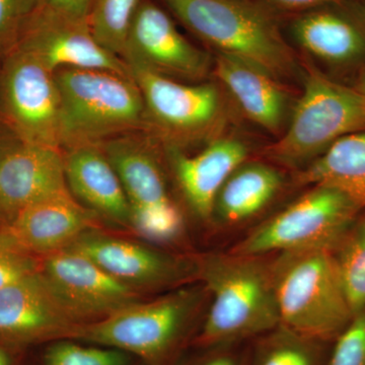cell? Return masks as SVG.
<instances>
[{"instance_id":"cell-1","label":"cell","mask_w":365,"mask_h":365,"mask_svg":"<svg viewBox=\"0 0 365 365\" xmlns=\"http://www.w3.org/2000/svg\"><path fill=\"white\" fill-rule=\"evenodd\" d=\"M197 273L212 295L201 345L230 344L280 325L270 262L264 256L210 254L199 262Z\"/></svg>"},{"instance_id":"cell-2","label":"cell","mask_w":365,"mask_h":365,"mask_svg":"<svg viewBox=\"0 0 365 365\" xmlns=\"http://www.w3.org/2000/svg\"><path fill=\"white\" fill-rule=\"evenodd\" d=\"M270 268L280 325L307 339L333 343L354 316L333 254L281 252Z\"/></svg>"},{"instance_id":"cell-3","label":"cell","mask_w":365,"mask_h":365,"mask_svg":"<svg viewBox=\"0 0 365 365\" xmlns=\"http://www.w3.org/2000/svg\"><path fill=\"white\" fill-rule=\"evenodd\" d=\"M62 150L100 144L146 125L140 91L130 76L104 69L55 71Z\"/></svg>"},{"instance_id":"cell-4","label":"cell","mask_w":365,"mask_h":365,"mask_svg":"<svg viewBox=\"0 0 365 365\" xmlns=\"http://www.w3.org/2000/svg\"><path fill=\"white\" fill-rule=\"evenodd\" d=\"M172 13L206 44L267 71L290 72L292 53L269 14L249 0H163Z\"/></svg>"},{"instance_id":"cell-5","label":"cell","mask_w":365,"mask_h":365,"mask_svg":"<svg viewBox=\"0 0 365 365\" xmlns=\"http://www.w3.org/2000/svg\"><path fill=\"white\" fill-rule=\"evenodd\" d=\"M364 130L365 105L356 88L309 67L289 126L266 155L287 167L304 168L342 137Z\"/></svg>"},{"instance_id":"cell-6","label":"cell","mask_w":365,"mask_h":365,"mask_svg":"<svg viewBox=\"0 0 365 365\" xmlns=\"http://www.w3.org/2000/svg\"><path fill=\"white\" fill-rule=\"evenodd\" d=\"M309 187L307 193L261 223L230 252L249 256L297 250L333 253L364 209L335 187Z\"/></svg>"},{"instance_id":"cell-7","label":"cell","mask_w":365,"mask_h":365,"mask_svg":"<svg viewBox=\"0 0 365 365\" xmlns=\"http://www.w3.org/2000/svg\"><path fill=\"white\" fill-rule=\"evenodd\" d=\"M0 124L24 143L62 150L55 72L16 48L0 66Z\"/></svg>"},{"instance_id":"cell-8","label":"cell","mask_w":365,"mask_h":365,"mask_svg":"<svg viewBox=\"0 0 365 365\" xmlns=\"http://www.w3.org/2000/svg\"><path fill=\"white\" fill-rule=\"evenodd\" d=\"M121 180L131 208L132 228L146 239L170 242L181 235L184 220L173 200L153 146L136 134L101 143Z\"/></svg>"},{"instance_id":"cell-9","label":"cell","mask_w":365,"mask_h":365,"mask_svg":"<svg viewBox=\"0 0 365 365\" xmlns=\"http://www.w3.org/2000/svg\"><path fill=\"white\" fill-rule=\"evenodd\" d=\"M196 302L195 295L181 292L153 302H136L107 318L83 324L72 339L107 346L157 361L181 337Z\"/></svg>"},{"instance_id":"cell-10","label":"cell","mask_w":365,"mask_h":365,"mask_svg":"<svg viewBox=\"0 0 365 365\" xmlns=\"http://www.w3.org/2000/svg\"><path fill=\"white\" fill-rule=\"evenodd\" d=\"M297 44L330 69L335 81L355 88L365 78V4L339 0L304 11L294 21Z\"/></svg>"},{"instance_id":"cell-11","label":"cell","mask_w":365,"mask_h":365,"mask_svg":"<svg viewBox=\"0 0 365 365\" xmlns=\"http://www.w3.org/2000/svg\"><path fill=\"white\" fill-rule=\"evenodd\" d=\"M40 271L69 314L81 324L100 321L141 302L138 290L115 279L71 249L41 258Z\"/></svg>"},{"instance_id":"cell-12","label":"cell","mask_w":365,"mask_h":365,"mask_svg":"<svg viewBox=\"0 0 365 365\" xmlns=\"http://www.w3.org/2000/svg\"><path fill=\"white\" fill-rule=\"evenodd\" d=\"M128 68L143 96L146 125L170 141L193 139L217 121L222 98L215 86L185 85L141 67Z\"/></svg>"},{"instance_id":"cell-13","label":"cell","mask_w":365,"mask_h":365,"mask_svg":"<svg viewBox=\"0 0 365 365\" xmlns=\"http://www.w3.org/2000/svg\"><path fill=\"white\" fill-rule=\"evenodd\" d=\"M121 58L128 67H141L170 78L201 79L210 59L178 31L157 4L143 0L132 21Z\"/></svg>"},{"instance_id":"cell-14","label":"cell","mask_w":365,"mask_h":365,"mask_svg":"<svg viewBox=\"0 0 365 365\" xmlns=\"http://www.w3.org/2000/svg\"><path fill=\"white\" fill-rule=\"evenodd\" d=\"M16 49L30 53L54 72L104 69L131 76L123 59L96 40L88 21L71 20L41 6L26 24Z\"/></svg>"},{"instance_id":"cell-15","label":"cell","mask_w":365,"mask_h":365,"mask_svg":"<svg viewBox=\"0 0 365 365\" xmlns=\"http://www.w3.org/2000/svg\"><path fill=\"white\" fill-rule=\"evenodd\" d=\"M83 324L38 272L0 289V338L14 342L72 339Z\"/></svg>"},{"instance_id":"cell-16","label":"cell","mask_w":365,"mask_h":365,"mask_svg":"<svg viewBox=\"0 0 365 365\" xmlns=\"http://www.w3.org/2000/svg\"><path fill=\"white\" fill-rule=\"evenodd\" d=\"M67 190L63 150L11 139L0 175V220L4 225L24 208Z\"/></svg>"},{"instance_id":"cell-17","label":"cell","mask_w":365,"mask_h":365,"mask_svg":"<svg viewBox=\"0 0 365 365\" xmlns=\"http://www.w3.org/2000/svg\"><path fill=\"white\" fill-rule=\"evenodd\" d=\"M67 248L83 255L115 279L136 290L180 282L191 272L182 259L96 230L81 235Z\"/></svg>"},{"instance_id":"cell-18","label":"cell","mask_w":365,"mask_h":365,"mask_svg":"<svg viewBox=\"0 0 365 365\" xmlns=\"http://www.w3.org/2000/svg\"><path fill=\"white\" fill-rule=\"evenodd\" d=\"M100 220L67 190L24 208L2 230L21 249L43 258L96 230Z\"/></svg>"},{"instance_id":"cell-19","label":"cell","mask_w":365,"mask_h":365,"mask_svg":"<svg viewBox=\"0 0 365 365\" xmlns=\"http://www.w3.org/2000/svg\"><path fill=\"white\" fill-rule=\"evenodd\" d=\"M170 165L180 191L194 213L212 217L218 192L237 167L247 162L249 150L239 139H216L195 155L168 146Z\"/></svg>"},{"instance_id":"cell-20","label":"cell","mask_w":365,"mask_h":365,"mask_svg":"<svg viewBox=\"0 0 365 365\" xmlns=\"http://www.w3.org/2000/svg\"><path fill=\"white\" fill-rule=\"evenodd\" d=\"M63 153L67 187L74 198L102 220L132 228L130 204L101 143L73 146Z\"/></svg>"},{"instance_id":"cell-21","label":"cell","mask_w":365,"mask_h":365,"mask_svg":"<svg viewBox=\"0 0 365 365\" xmlns=\"http://www.w3.org/2000/svg\"><path fill=\"white\" fill-rule=\"evenodd\" d=\"M215 76L242 113L270 132L279 131L287 111V95L275 76L227 55L217 54Z\"/></svg>"},{"instance_id":"cell-22","label":"cell","mask_w":365,"mask_h":365,"mask_svg":"<svg viewBox=\"0 0 365 365\" xmlns=\"http://www.w3.org/2000/svg\"><path fill=\"white\" fill-rule=\"evenodd\" d=\"M282 186V176L272 165L242 163L218 192L212 216L225 225L245 222L263 210Z\"/></svg>"},{"instance_id":"cell-23","label":"cell","mask_w":365,"mask_h":365,"mask_svg":"<svg viewBox=\"0 0 365 365\" xmlns=\"http://www.w3.org/2000/svg\"><path fill=\"white\" fill-rule=\"evenodd\" d=\"M299 185H328L365 210V130L342 137L299 172Z\"/></svg>"},{"instance_id":"cell-24","label":"cell","mask_w":365,"mask_h":365,"mask_svg":"<svg viewBox=\"0 0 365 365\" xmlns=\"http://www.w3.org/2000/svg\"><path fill=\"white\" fill-rule=\"evenodd\" d=\"M268 335L256 365H328L332 343L307 339L281 325Z\"/></svg>"},{"instance_id":"cell-25","label":"cell","mask_w":365,"mask_h":365,"mask_svg":"<svg viewBox=\"0 0 365 365\" xmlns=\"http://www.w3.org/2000/svg\"><path fill=\"white\" fill-rule=\"evenodd\" d=\"M332 254L350 306L357 313L365 309V210Z\"/></svg>"},{"instance_id":"cell-26","label":"cell","mask_w":365,"mask_h":365,"mask_svg":"<svg viewBox=\"0 0 365 365\" xmlns=\"http://www.w3.org/2000/svg\"><path fill=\"white\" fill-rule=\"evenodd\" d=\"M143 0H95L88 26L108 51L121 58L132 21Z\"/></svg>"},{"instance_id":"cell-27","label":"cell","mask_w":365,"mask_h":365,"mask_svg":"<svg viewBox=\"0 0 365 365\" xmlns=\"http://www.w3.org/2000/svg\"><path fill=\"white\" fill-rule=\"evenodd\" d=\"M46 365H126V352L115 348L90 347L62 341L55 343L45 355Z\"/></svg>"},{"instance_id":"cell-28","label":"cell","mask_w":365,"mask_h":365,"mask_svg":"<svg viewBox=\"0 0 365 365\" xmlns=\"http://www.w3.org/2000/svg\"><path fill=\"white\" fill-rule=\"evenodd\" d=\"M40 0H0V59L16 49Z\"/></svg>"},{"instance_id":"cell-29","label":"cell","mask_w":365,"mask_h":365,"mask_svg":"<svg viewBox=\"0 0 365 365\" xmlns=\"http://www.w3.org/2000/svg\"><path fill=\"white\" fill-rule=\"evenodd\" d=\"M328 365H365V309L334 340Z\"/></svg>"},{"instance_id":"cell-30","label":"cell","mask_w":365,"mask_h":365,"mask_svg":"<svg viewBox=\"0 0 365 365\" xmlns=\"http://www.w3.org/2000/svg\"><path fill=\"white\" fill-rule=\"evenodd\" d=\"M41 269V258L28 253L19 247L0 230V289L26 276L38 272Z\"/></svg>"},{"instance_id":"cell-31","label":"cell","mask_w":365,"mask_h":365,"mask_svg":"<svg viewBox=\"0 0 365 365\" xmlns=\"http://www.w3.org/2000/svg\"><path fill=\"white\" fill-rule=\"evenodd\" d=\"M95 0H40V6L71 20L88 21Z\"/></svg>"},{"instance_id":"cell-32","label":"cell","mask_w":365,"mask_h":365,"mask_svg":"<svg viewBox=\"0 0 365 365\" xmlns=\"http://www.w3.org/2000/svg\"><path fill=\"white\" fill-rule=\"evenodd\" d=\"M276 9L290 11H307L339 0H264Z\"/></svg>"},{"instance_id":"cell-33","label":"cell","mask_w":365,"mask_h":365,"mask_svg":"<svg viewBox=\"0 0 365 365\" xmlns=\"http://www.w3.org/2000/svg\"><path fill=\"white\" fill-rule=\"evenodd\" d=\"M13 137V134L7 130L6 127L0 124V175H1L2 160H4V153H6L7 145H9V141Z\"/></svg>"},{"instance_id":"cell-34","label":"cell","mask_w":365,"mask_h":365,"mask_svg":"<svg viewBox=\"0 0 365 365\" xmlns=\"http://www.w3.org/2000/svg\"><path fill=\"white\" fill-rule=\"evenodd\" d=\"M202 365H239L235 357L230 354H220L213 359L207 360Z\"/></svg>"},{"instance_id":"cell-35","label":"cell","mask_w":365,"mask_h":365,"mask_svg":"<svg viewBox=\"0 0 365 365\" xmlns=\"http://www.w3.org/2000/svg\"><path fill=\"white\" fill-rule=\"evenodd\" d=\"M355 88H356L357 91L360 93V96H361L362 100H364V103L365 105V78L362 79L361 81L355 86Z\"/></svg>"},{"instance_id":"cell-36","label":"cell","mask_w":365,"mask_h":365,"mask_svg":"<svg viewBox=\"0 0 365 365\" xmlns=\"http://www.w3.org/2000/svg\"><path fill=\"white\" fill-rule=\"evenodd\" d=\"M0 365H9V359L2 350H0Z\"/></svg>"}]
</instances>
